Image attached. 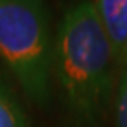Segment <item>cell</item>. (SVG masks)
I'll return each mask as SVG.
<instances>
[{
  "instance_id": "cell-1",
  "label": "cell",
  "mask_w": 127,
  "mask_h": 127,
  "mask_svg": "<svg viewBox=\"0 0 127 127\" xmlns=\"http://www.w3.org/2000/svg\"><path fill=\"white\" fill-rule=\"evenodd\" d=\"M117 63L96 13L81 0L64 10L53 48L51 83L64 127H101L111 107Z\"/></svg>"
},
{
  "instance_id": "cell-2",
  "label": "cell",
  "mask_w": 127,
  "mask_h": 127,
  "mask_svg": "<svg viewBox=\"0 0 127 127\" xmlns=\"http://www.w3.org/2000/svg\"><path fill=\"white\" fill-rule=\"evenodd\" d=\"M55 32L46 0H0V63L38 107L53 96Z\"/></svg>"
},
{
  "instance_id": "cell-3",
  "label": "cell",
  "mask_w": 127,
  "mask_h": 127,
  "mask_svg": "<svg viewBox=\"0 0 127 127\" xmlns=\"http://www.w3.org/2000/svg\"><path fill=\"white\" fill-rule=\"evenodd\" d=\"M94 7L117 68L127 69V0H96Z\"/></svg>"
},
{
  "instance_id": "cell-4",
  "label": "cell",
  "mask_w": 127,
  "mask_h": 127,
  "mask_svg": "<svg viewBox=\"0 0 127 127\" xmlns=\"http://www.w3.org/2000/svg\"><path fill=\"white\" fill-rule=\"evenodd\" d=\"M0 127H33L22 97L3 68H0Z\"/></svg>"
},
{
  "instance_id": "cell-5",
  "label": "cell",
  "mask_w": 127,
  "mask_h": 127,
  "mask_svg": "<svg viewBox=\"0 0 127 127\" xmlns=\"http://www.w3.org/2000/svg\"><path fill=\"white\" fill-rule=\"evenodd\" d=\"M116 119H117V127H127V69L121 76V83L117 88Z\"/></svg>"
}]
</instances>
